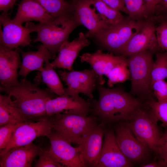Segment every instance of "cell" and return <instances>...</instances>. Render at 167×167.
Here are the masks:
<instances>
[{
  "mask_svg": "<svg viewBox=\"0 0 167 167\" xmlns=\"http://www.w3.org/2000/svg\"><path fill=\"white\" fill-rule=\"evenodd\" d=\"M98 101L88 98L91 115L106 125L122 121H129L140 109L143 103L141 99L134 97L119 87H103L97 81Z\"/></svg>",
  "mask_w": 167,
  "mask_h": 167,
  "instance_id": "6da1fadb",
  "label": "cell"
},
{
  "mask_svg": "<svg viewBox=\"0 0 167 167\" xmlns=\"http://www.w3.org/2000/svg\"><path fill=\"white\" fill-rule=\"evenodd\" d=\"M36 83L25 78L18 84L7 87H0L1 92L14 97L13 104L20 111L28 121H36L47 116L45 105L49 100L57 95L48 88H41Z\"/></svg>",
  "mask_w": 167,
  "mask_h": 167,
  "instance_id": "7a4b0ae2",
  "label": "cell"
},
{
  "mask_svg": "<svg viewBox=\"0 0 167 167\" xmlns=\"http://www.w3.org/2000/svg\"><path fill=\"white\" fill-rule=\"evenodd\" d=\"M148 19L136 20L128 16L120 23L102 29L94 38L111 53L121 55L129 41L141 29Z\"/></svg>",
  "mask_w": 167,
  "mask_h": 167,
  "instance_id": "3957f363",
  "label": "cell"
},
{
  "mask_svg": "<svg viewBox=\"0 0 167 167\" xmlns=\"http://www.w3.org/2000/svg\"><path fill=\"white\" fill-rule=\"evenodd\" d=\"M52 129L71 143L79 145L83 138L98 124L94 116H85L71 113H62L49 116Z\"/></svg>",
  "mask_w": 167,
  "mask_h": 167,
  "instance_id": "277c9868",
  "label": "cell"
},
{
  "mask_svg": "<svg viewBox=\"0 0 167 167\" xmlns=\"http://www.w3.org/2000/svg\"><path fill=\"white\" fill-rule=\"evenodd\" d=\"M154 50H147L128 56L131 80V92L140 97H145L151 92V72L154 63Z\"/></svg>",
  "mask_w": 167,
  "mask_h": 167,
  "instance_id": "5b68a950",
  "label": "cell"
},
{
  "mask_svg": "<svg viewBox=\"0 0 167 167\" xmlns=\"http://www.w3.org/2000/svg\"><path fill=\"white\" fill-rule=\"evenodd\" d=\"M61 25L59 27L54 23H49L35 24L29 22H26L25 27L30 32H36L37 36L33 42L41 43L55 58L62 45L68 41L71 33L79 25L73 18Z\"/></svg>",
  "mask_w": 167,
  "mask_h": 167,
  "instance_id": "8992f818",
  "label": "cell"
},
{
  "mask_svg": "<svg viewBox=\"0 0 167 167\" xmlns=\"http://www.w3.org/2000/svg\"><path fill=\"white\" fill-rule=\"evenodd\" d=\"M114 130L116 139L121 150L133 164L147 163L152 151L135 136L127 121L118 122Z\"/></svg>",
  "mask_w": 167,
  "mask_h": 167,
  "instance_id": "52a82bcc",
  "label": "cell"
},
{
  "mask_svg": "<svg viewBox=\"0 0 167 167\" xmlns=\"http://www.w3.org/2000/svg\"><path fill=\"white\" fill-rule=\"evenodd\" d=\"M157 122L150 112L146 111L143 108L128 122L136 137L157 155L163 134L158 127Z\"/></svg>",
  "mask_w": 167,
  "mask_h": 167,
  "instance_id": "ba28073f",
  "label": "cell"
},
{
  "mask_svg": "<svg viewBox=\"0 0 167 167\" xmlns=\"http://www.w3.org/2000/svg\"><path fill=\"white\" fill-rule=\"evenodd\" d=\"M52 129L51 121L48 116L36 122H23L14 131L6 148L0 151V155L11 148L25 146L38 137L46 136Z\"/></svg>",
  "mask_w": 167,
  "mask_h": 167,
  "instance_id": "9c48e42d",
  "label": "cell"
},
{
  "mask_svg": "<svg viewBox=\"0 0 167 167\" xmlns=\"http://www.w3.org/2000/svg\"><path fill=\"white\" fill-rule=\"evenodd\" d=\"M58 73L62 80L67 86L65 88V93L73 96L81 93L89 99H93V92L96 87L98 77L93 69L68 71L60 70Z\"/></svg>",
  "mask_w": 167,
  "mask_h": 167,
  "instance_id": "30bf717a",
  "label": "cell"
},
{
  "mask_svg": "<svg viewBox=\"0 0 167 167\" xmlns=\"http://www.w3.org/2000/svg\"><path fill=\"white\" fill-rule=\"evenodd\" d=\"M73 17L80 25L88 30L85 34L87 38H94L102 29L110 26L92 8L90 0H72L71 2Z\"/></svg>",
  "mask_w": 167,
  "mask_h": 167,
  "instance_id": "8fae6325",
  "label": "cell"
},
{
  "mask_svg": "<svg viewBox=\"0 0 167 167\" xmlns=\"http://www.w3.org/2000/svg\"><path fill=\"white\" fill-rule=\"evenodd\" d=\"M0 47L8 49H14L30 45L31 39L29 30L22 24L15 22L8 14L0 16Z\"/></svg>",
  "mask_w": 167,
  "mask_h": 167,
  "instance_id": "7c38bea8",
  "label": "cell"
},
{
  "mask_svg": "<svg viewBox=\"0 0 167 167\" xmlns=\"http://www.w3.org/2000/svg\"><path fill=\"white\" fill-rule=\"evenodd\" d=\"M50 147L49 151L53 158L63 167H85L78 147H74L71 143L56 133L54 131L46 136Z\"/></svg>",
  "mask_w": 167,
  "mask_h": 167,
  "instance_id": "4fadbf2b",
  "label": "cell"
},
{
  "mask_svg": "<svg viewBox=\"0 0 167 167\" xmlns=\"http://www.w3.org/2000/svg\"><path fill=\"white\" fill-rule=\"evenodd\" d=\"M107 125L101 122L90 130L78 147L85 167H96Z\"/></svg>",
  "mask_w": 167,
  "mask_h": 167,
  "instance_id": "5bb4252c",
  "label": "cell"
},
{
  "mask_svg": "<svg viewBox=\"0 0 167 167\" xmlns=\"http://www.w3.org/2000/svg\"><path fill=\"white\" fill-rule=\"evenodd\" d=\"M133 166L120 148L114 129L106 126L96 167H130Z\"/></svg>",
  "mask_w": 167,
  "mask_h": 167,
  "instance_id": "9a60e30c",
  "label": "cell"
},
{
  "mask_svg": "<svg viewBox=\"0 0 167 167\" xmlns=\"http://www.w3.org/2000/svg\"><path fill=\"white\" fill-rule=\"evenodd\" d=\"M156 17L149 18L141 29L130 40L121 55L128 57L147 50H154L158 46L156 33Z\"/></svg>",
  "mask_w": 167,
  "mask_h": 167,
  "instance_id": "2e32d148",
  "label": "cell"
},
{
  "mask_svg": "<svg viewBox=\"0 0 167 167\" xmlns=\"http://www.w3.org/2000/svg\"><path fill=\"white\" fill-rule=\"evenodd\" d=\"M45 111L48 116L64 112L87 116L90 113V108L88 101L79 95L70 96L65 93L48 100L46 104Z\"/></svg>",
  "mask_w": 167,
  "mask_h": 167,
  "instance_id": "e0dca14e",
  "label": "cell"
},
{
  "mask_svg": "<svg viewBox=\"0 0 167 167\" xmlns=\"http://www.w3.org/2000/svg\"><path fill=\"white\" fill-rule=\"evenodd\" d=\"M79 57L81 62L88 63L91 66L98 76V82L102 85L105 82L104 75L106 76L117 65L128 62L125 57L104 53L100 49L93 53H84Z\"/></svg>",
  "mask_w": 167,
  "mask_h": 167,
  "instance_id": "ac0fdd59",
  "label": "cell"
},
{
  "mask_svg": "<svg viewBox=\"0 0 167 167\" xmlns=\"http://www.w3.org/2000/svg\"><path fill=\"white\" fill-rule=\"evenodd\" d=\"M42 146L32 143L11 148L0 155V167H30L42 150Z\"/></svg>",
  "mask_w": 167,
  "mask_h": 167,
  "instance_id": "d6986e66",
  "label": "cell"
},
{
  "mask_svg": "<svg viewBox=\"0 0 167 167\" xmlns=\"http://www.w3.org/2000/svg\"><path fill=\"white\" fill-rule=\"evenodd\" d=\"M19 48L8 49L0 47V87H9L18 84V70L21 61Z\"/></svg>",
  "mask_w": 167,
  "mask_h": 167,
  "instance_id": "ffe728a7",
  "label": "cell"
},
{
  "mask_svg": "<svg viewBox=\"0 0 167 167\" xmlns=\"http://www.w3.org/2000/svg\"><path fill=\"white\" fill-rule=\"evenodd\" d=\"M88 38L84 33L80 32L77 38L64 42L60 47L58 55L51 63L52 65L54 68L73 70V65L80 51L90 44Z\"/></svg>",
  "mask_w": 167,
  "mask_h": 167,
  "instance_id": "44dd1931",
  "label": "cell"
},
{
  "mask_svg": "<svg viewBox=\"0 0 167 167\" xmlns=\"http://www.w3.org/2000/svg\"><path fill=\"white\" fill-rule=\"evenodd\" d=\"M13 19L15 22L21 24L24 22L33 21L57 24L52 17L36 0H22Z\"/></svg>",
  "mask_w": 167,
  "mask_h": 167,
  "instance_id": "7402d4cb",
  "label": "cell"
},
{
  "mask_svg": "<svg viewBox=\"0 0 167 167\" xmlns=\"http://www.w3.org/2000/svg\"><path fill=\"white\" fill-rule=\"evenodd\" d=\"M22 59L19 76L25 78L30 72L35 70L40 71L44 67V64L46 61L54 59L52 53L43 44L39 45L36 51L27 52L19 49Z\"/></svg>",
  "mask_w": 167,
  "mask_h": 167,
  "instance_id": "603a6c76",
  "label": "cell"
},
{
  "mask_svg": "<svg viewBox=\"0 0 167 167\" xmlns=\"http://www.w3.org/2000/svg\"><path fill=\"white\" fill-rule=\"evenodd\" d=\"M58 25L73 18L71 2L66 0H36Z\"/></svg>",
  "mask_w": 167,
  "mask_h": 167,
  "instance_id": "cb8c5ba5",
  "label": "cell"
},
{
  "mask_svg": "<svg viewBox=\"0 0 167 167\" xmlns=\"http://www.w3.org/2000/svg\"><path fill=\"white\" fill-rule=\"evenodd\" d=\"M54 67L48 60L45 63V66L41 71H38L35 78V83L38 85L45 84L53 93L59 96L65 93L64 88L59 75L55 71Z\"/></svg>",
  "mask_w": 167,
  "mask_h": 167,
  "instance_id": "d4e9b609",
  "label": "cell"
},
{
  "mask_svg": "<svg viewBox=\"0 0 167 167\" xmlns=\"http://www.w3.org/2000/svg\"><path fill=\"white\" fill-rule=\"evenodd\" d=\"M11 96L0 95V126L28 121L19 110L12 103Z\"/></svg>",
  "mask_w": 167,
  "mask_h": 167,
  "instance_id": "484cf974",
  "label": "cell"
},
{
  "mask_svg": "<svg viewBox=\"0 0 167 167\" xmlns=\"http://www.w3.org/2000/svg\"><path fill=\"white\" fill-rule=\"evenodd\" d=\"M102 19L110 26L117 25L126 18L120 11L109 6L101 0H90Z\"/></svg>",
  "mask_w": 167,
  "mask_h": 167,
  "instance_id": "4316f807",
  "label": "cell"
},
{
  "mask_svg": "<svg viewBox=\"0 0 167 167\" xmlns=\"http://www.w3.org/2000/svg\"><path fill=\"white\" fill-rule=\"evenodd\" d=\"M128 12V17L136 20L146 19L153 16L144 0H122Z\"/></svg>",
  "mask_w": 167,
  "mask_h": 167,
  "instance_id": "83f0119b",
  "label": "cell"
},
{
  "mask_svg": "<svg viewBox=\"0 0 167 167\" xmlns=\"http://www.w3.org/2000/svg\"><path fill=\"white\" fill-rule=\"evenodd\" d=\"M151 72L152 85L154 82L167 79V52H157Z\"/></svg>",
  "mask_w": 167,
  "mask_h": 167,
  "instance_id": "f1b7e54d",
  "label": "cell"
},
{
  "mask_svg": "<svg viewBox=\"0 0 167 167\" xmlns=\"http://www.w3.org/2000/svg\"><path fill=\"white\" fill-rule=\"evenodd\" d=\"M128 62L118 64L114 67L106 75L108 78L107 85L111 88L118 83H123L130 78Z\"/></svg>",
  "mask_w": 167,
  "mask_h": 167,
  "instance_id": "f546056e",
  "label": "cell"
},
{
  "mask_svg": "<svg viewBox=\"0 0 167 167\" xmlns=\"http://www.w3.org/2000/svg\"><path fill=\"white\" fill-rule=\"evenodd\" d=\"M147 103L154 118L157 121L162 122L167 126V101H159L150 100Z\"/></svg>",
  "mask_w": 167,
  "mask_h": 167,
  "instance_id": "4dcf8cb0",
  "label": "cell"
},
{
  "mask_svg": "<svg viewBox=\"0 0 167 167\" xmlns=\"http://www.w3.org/2000/svg\"><path fill=\"white\" fill-rule=\"evenodd\" d=\"M23 122L17 124H8L0 126V151L6 148L14 131Z\"/></svg>",
  "mask_w": 167,
  "mask_h": 167,
  "instance_id": "1f68e13d",
  "label": "cell"
},
{
  "mask_svg": "<svg viewBox=\"0 0 167 167\" xmlns=\"http://www.w3.org/2000/svg\"><path fill=\"white\" fill-rule=\"evenodd\" d=\"M39 159L35 163V167H63L53 158L48 151L43 149L40 153Z\"/></svg>",
  "mask_w": 167,
  "mask_h": 167,
  "instance_id": "d6a6232c",
  "label": "cell"
},
{
  "mask_svg": "<svg viewBox=\"0 0 167 167\" xmlns=\"http://www.w3.org/2000/svg\"><path fill=\"white\" fill-rule=\"evenodd\" d=\"M165 18L155 30L158 46L167 52V18Z\"/></svg>",
  "mask_w": 167,
  "mask_h": 167,
  "instance_id": "836d02e7",
  "label": "cell"
},
{
  "mask_svg": "<svg viewBox=\"0 0 167 167\" xmlns=\"http://www.w3.org/2000/svg\"><path fill=\"white\" fill-rule=\"evenodd\" d=\"M154 94L157 101H167V83L164 80H160L153 82L152 85Z\"/></svg>",
  "mask_w": 167,
  "mask_h": 167,
  "instance_id": "e575fe53",
  "label": "cell"
},
{
  "mask_svg": "<svg viewBox=\"0 0 167 167\" xmlns=\"http://www.w3.org/2000/svg\"><path fill=\"white\" fill-rule=\"evenodd\" d=\"M157 155L165 162L167 166V128L162 134Z\"/></svg>",
  "mask_w": 167,
  "mask_h": 167,
  "instance_id": "d590c367",
  "label": "cell"
},
{
  "mask_svg": "<svg viewBox=\"0 0 167 167\" xmlns=\"http://www.w3.org/2000/svg\"><path fill=\"white\" fill-rule=\"evenodd\" d=\"M110 7L127 15L128 12L122 0H101Z\"/></svg>",
  "mask_w": 167,
  "mask_h": 167,
  "instance_id": "8d00e7d4",
  "label": "cell"
},
{
  "mask_svg": "<svg viewBox=\"0 0 167 167\" xmlns=\"http://www.w3.org/2000/svg\"><path fill=\"white\" fill-rule=\"evenodd\" d=\"M17 0H0V10L4 14H8V11L13 7Z\"/></svg>",
  "mask_w": 167,
  "mask_h": 167,
  "instance_id": "74e56055",
  "label": "cell"
},
{
  "mask_svg": "<svg viewBox=\"0 0 167 167\" xmlns=\"http://www.w3.org/2000/svg\"><path fill=\"white\" fill-rule=\"evenodd\" d=\"M167 12V0H161L156 6L155 13L157 15L165 14Z\"/></svg>",
  "mask_w": 167,
  "mask_h": 167,
  "instance_id": "f35d334b",
  "label": "cell"
},
{
  "mask_svg": "<svg viewBox=\"0 0 167 167\" xmlns=\"http://www.w3.org/2000/svg\"><path fill=\"white\" fill-rule=\"evenodd\" d=\"M151 14L154 16L156 6L161 0H144Z\"/></svg>",
  "mask_w": 167,
  "mask_h": 167,
  "instance_id": "ab89813d",
  "label": "cell"
},
{
  "mask_svg": "<svg viewBox=\"0 0 167 167\" xmlns=\"http://www.w3.org/2000/svg\"><path fill=\"white\" fill-rule=\"evenodd\" d=\"M142 167H167L165 162L161 160L158 162H152L141 165Z\"/></svg>",
  "mask_w": 167,
  "mask_h": 167,
  "instance_id": "60d3db41",
  "label": "cell"
},
{
  "mask_svg": "<svg viewBox=\"0 0 167 167\" xmlns=\"http://www.w3.org/2000/svg\"><path fill=\"white\" fill-rule=\"evenodd\" d=\"M164 16L165 17L167 18V12L164 14Z\"/></svg>",
  "mask_w": 167,
  "mask_h": 167,
  "instance_id": "b9f144b4",
  "label": "cell"
}]
</instances>
